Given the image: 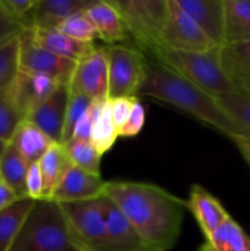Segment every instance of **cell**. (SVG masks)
<instances>
[{
    "mask_svg": "<svg viewBox=\"0 0 250 251\" xmlns=\"http://www.w3.org/2000/svg\"><path fill=\"white\" fill-rule=\"evenodd\" d=\"M239 88L250 93V68L238 69L228 75Z\"/></svg>",
    "mask_w": 250,
    "mask_h": 251,
    "instance_id": "cell-40",
    "label": "cell"
},
{
    "mask_svg": "<svg viewBox=\"0 0 250 251\" xmlns=\"http://www.w3.org/2000/svg\"><path fill=\"white\" fill-rule=\"evenodd\" d=\"M7 144H9V142H5V141H1V140H0V156H1V153L4 152V150L6 149Z\"/></svg>",
    "mask_w": 250,
    "mask_h": 251,
    "instance_id": "cell-44",
    "label": "cell"
},
{
    "mask_svg": "<svg viewBox=\"0 0 250 251\" xmlns=\"http://www.w3.org/2000/svg\"><path fill=\"white\" fill-rule=\"evenodd\" d=\"M199 251H213V250L211 249V247L207 244V243H205V244L201 245L200 249H199Z\"/></svg>",
    "mask_w": 250,
    "mask_h": 251,
    "instance_id": "cell-43",
    "label": "cell"
},
{
    "mask_svg": "<svg viewBox=\"0 0 250 251\" xmlns=\"http://www.w3.org/2000/svg\"><path fill=\"white\" fill-rule=\"evenodd\" d=\"M58 86V83L48 76L20 70L7 91L25 119L32 110L43 103Z\"/></svg>",
    "mask_w": 250,
    "mask_h": 251,
    "instance_id": "cell-13",
    "label": "cell"
},
{
    "mask_svg": "<svg viewBox=\"0 0 250 251\" xmlns=\"http://www.w3.org/2000/svg\"><path fill=\"white\" fill-rule=\"evenodd\" d=\"M0 181H1V176H0Z\"/></svg>",
    "mask_w": 250,
    "mask_h": 251,
    "instance_id": "cell-46",
    "label": "cell"
},
{
    "mask_svg": "<svg viewBox=\"0 0 250 251\" xmlns=\"http://www.w3.org/2000/svg\"><path fill=\"white\" fill-rule=\"evenodd\" d=\"M96 0H37L29 28L58 29L69 17L85 12Z\"/></svg>",
    "mask_w": 250,
    "mask_h": 251,
    "instance_id": "cell-16",
    "label": "cell"
},
{
    "mask_svg": "<svg viewBox=\"0 0 250 251\" xmlns=\"http://www.w3.org/2000/svg\"><path fill=\"white\" fill-rule=\"evenodd\" d=\"M161 46L168 50L189 53H206L218 48L196 22L176 5L175 0H169V15L162 32Z\"/></svg>",
    "mask_w": 250,
    "mask_h": 251,
    "instance_id": "cell-8",
    "label": "cell"
},
{
    "mask_svg": "<svg viewBox=\"0 0 250 251\" xmlns=\"http://www.w3.org/2000/svg\"><path fill=\"white\" fill-rule=\"evenodd\" d=\"M70 91L82 93L93 102L108 100V59L105 48H96L77 61L69 83Z\"/></svg>",
    "mask_w": 250,
    "mask_h": 251,
    "instance_id": "cell-10",
    "label": "cell"
},
{
    "mask_svg": "<svg viewBox=\"0 0 250 251\" xmlns=\"http://www.w3.org/2000/svg\"><path fill=\"white\" fill-rule=\"evenodd\" d=\"M29 29L37 46L75 63L82 60L97 48L95 43L76 41L63 34L58 29Z\"/></svg>",
    "mask_w": 250,
    "mask_h": 251,
    "instance_id": "cell-19",
    "label": "cell"
},
{
    "mask_svg": "<svg viewBox=\"0 0 250 251\" xmlns=\"http://www.w3.org/2000/svg\"><path fill=\"white\" fill-rule=\"evenodd\" d=\"M26 194L31 200L39 201L43 199V179L38 162L29 164L26 178Z\"/></svg>",
    "mask_w": 250,
    "mask_h": 251,
    "instance_id": "cell-38",
    "label": "cell"
},
{
    "mask_svg": "<svg viewBox=\"0 0 250 251\" xmlns=\"http://www.w3.org/2000/svg\"><path fill=\"white\" fill-rule=\"evenodd\" d=\"M110 251H153L107 196H100Z\"/></svg>",
    "mask_w": 250,
    "mask_h": 251,
    "instance_id": "cell-12",
    "label": "cell"
},
{
    "mask_svg": "<svg viewBox=\"0 0 250 251\" xmlns=\"http://www.w3.org/2000/svg\"><path fill=\"white\" fill-rule=\"evenodd\" d=\"M7 12L25 28H29V21L37 0H0Z\"/></svg>",
    "mask_w": 250,
    "mask_h": 251,
    "instance_id": "cell-34",
    "label": "cell"
},
{
    "mask_svg": "<svg viewBox=\"0 0 250 251\" xmlns=\"http://www.w3.org/2000/svg\"><path fill=\"white\" fill-rule=\"evenodd\" d=\"M66 154L74 167L87 173L100 176V156L91 141L71 139L63 144Z\"/></svg>",
    "mask_w": 250,
    "mask_h": 251,
    "instance_id": "cell-27",
    "label": "cell"
},
{
    "mask_svg": "<svg viewBox=\"0 0 250 251\" xmlns=\"http://www.w3.org/2000/svg\"><path fill=\"white\" fill-rule=\"evenodd\" d=\"M245 251H250V238H247V248H245Z\"/></svg>",
    "mask_w": 250,
    "mask_h": 251,
    "instance_id": "cell-45",
    "label": "cell"
},
{
    "mask_svg": "<svg viewBox=\"0 0 250 251\" xmlns=\"http://www.w3.org/2000/svg\"><path fill=\"white\" fill-rule=\"evenodd\" d=\"M10 144L16 149L28 164L37 163L55 142L51 141L42 130L27 120H22L17 126Z\"/></svg>",
    "mask_w": 250,
    "mask_h": 251,
    "instance_id": "cell-20",
    "label": "cell"
},
{
    "mask_svg": "<svg viewBox=\"0 0 250 251\" xmlns=\"http://www.w3.org/2000/svg\"><path fill=\"white\" fill-rule=\"evenodd\" d=\"M17 200H20V199L17 198L16 194H15L6 184L0 181V211L9 207L10 205L16 202Z\"/></svg>",
    "mask_w": 250,
    "mask_h": 251,
    "instance_id": "cell-41",
    "label": "cell"
},
{
    "mask_svg": "<svg viewBox=\"0 0 250 251\" xmlns=\"http://www.w3.org/2000/svg\"><path fill=\"white\" fill-rule=\"evenodd\" d=\"M220 60L227 75L238 69L250 68V41L222 46L220 48Z\"/></svg>",
    "mask_w": 250,
    "mask_h": 251,
    "instance_id": "cell-32",
    "label": "cell"
},
{
    "mask_svg": "<svg viewBox=\"0 0 250 251\" xmlns=\"http://www.w3.org/2000/svg\"><path fill=\"white\" fill-rule=\"evenodd\" d=\"M24 117L15 105L9 91H0V140L11 141Z\"/></svg>",
    "mask_w": 250,
    "mask_h": 251,
    "instance_id": "cell-30",
    "label": "cell"
},
{
    "mask_svg": "<svg viewBox=\"0 0 250 251\" xmlns=\"http://www.w3.org/2000/svg\"><path fill=\"white\" fill-rule=\"evenodd\" d=\"M145 124V109L140 100H135L131 113L126 123L119 129V137H134L142 130Z\"/></svg>",
    "mask_w": 250,
    "mask_h": 251,
    "instance_id": "cell-35",
    "label": "cell"
},
{
    "mask_svg": "<svg viewBox=\"0 0 250 251\" xmlns=\"http://www.w3.org/2000/svg\"><path fill=\"white\" fill-rule=\"evenodd\" d=\"M69 95V85H59L43 103L25 118V120L42 130L53 142L61 144Z\"/></svg>",
    "mask_w": 250,
    "mask_h": 251,
    "instance_id": "cell-11",
    "label": "cell"
},
{
    "mask_svg": "<svg viewBox=\"0 0 250 251\" xmlns=\"http://www.w3.org/2000/svg\"><path fill=\"white\" fill-rule=\"evenodd\" d=\"M153 251H168L181 232L186 201L150 183L112 180L104 193Z\"/></svg>",
    "mask_w": 250,
    "mask_h": 251,
    "instance_id": "cell-1",
    "label": "cell"
},
{
    "mask_svg": "<svg viewBox=\"0 0 250 251\" xmlns=\"http://www.w3.org/2000/svg\"><path fill=\"white\" fill-rule=\"evenodd\" d=\"M97 32V37L109 46L130 38L122 16L109 0H96L85 11Z\"/></svg>",
    "mask_w": 250,
    "mask_h": 251,
    "instance_id": "cell-18",
    "label": "cell"
},
{
    "mask_svg": "<svg viewBox=\"0 0 250 251\" xmlns=\"http://www.w3.org/2000/svg\"><path fill=\"white\" fill-rule=\"evenodd\" d=\"M250 41V0H225V46Z\"/></svg>",
    "mask_w": 250,
    "mask_h": 251,
    "instance_id": "cell-23",
    "label": "cell"
},
{
    "mask_svg": "<svg viewBox=\"0 0 250 251\" xmlns=\"http://www.w3.org/2000/svg\"><path fill=\"white\" fill-rule=\"evenodd\" d=\"M193 115L200 122L227 135L232 141L249 139L250 132L232 119L217 103L216 97L173 71L157 63H149L146 77L137 92Z\"/></svg>",
    "mask_w": 250,
    "mask_h": 251,
    "instance_id": "cell-2",
    "label": "cell"
},
{
    "mask_svg": "<svg viewBox=\"0 0 250 251\" xmlns=\"http://www.w3.org/2000/svg\"><path fill=\"white\" fill-rule=\"evenodd\" d=\"M238 87V86H237ZM220 107L250 132V93L238 87L234 92L216 97Z\"/></svg>",
    "mask_w": 250,
    "mask_h": 251,
    "instance_id": "cell-28",
    "label": "cell"
},
{
    "mask_svg": "<svg viewBox=\"0 0 250 251\" xmlns=\"http://www.w3.org/2000/svg\"><path fill=\"white\" fill-rule=\"evenodd\" d=\"M215 46H225V0H175Z\"/></svg>",
    "mask_w": 250,
    "mask_h": 251,
    "instance_id": "cell-15",
    "label": "cell"
},
{
    "mask_svg": "<svg viewBox=\"0 0 250 251\" xmlns=\"http://www.w3.org/2000/svg\"><path fill=\"white\" fill-rule=\"evenodd\" d=\"M220 48L206 53L174 51L161 48L154 54L153 59L213 97H220L234 92L238 88L221 65Z\"/></svg>",
    "mask_w": 250,
    "mask_h": 251,
    "instance_id": "cell-4",
    "label": "cell"
},
{
    "mask_svg": "<svg viewBox=\"0 0 250 251\" xmlns=\"http://www.w3.org/2000/svg\"><path fill=\"white\" fill-rule=\"evenodd\" d=\"M92 125H93V117H92V112H91V107H90V109H88L87 112L80 118V120H78L77 124H76L71 139L90 141L91 131H92Z\"/></svg>",
    "mask_w": 250,
    "mask_h": 251,
    "instance_id": "cell-39",
    "label": "cell"
},
{
    "mask_svg": "<svg viewBox=\"0 0 250 251\" xmlns=\"http://www.w3.org/2000/svg\"><path fill=\"white\" fill-rule=\"evenodd\" d=\"M71 237L80 251H110L100 198L60 203Z\"/></svg>",
    "mask_w": 250,
    "mask_h": 251,
    "instance_id": "cell-6",
    "label": "cell"
},
{
    "mask_svg": "<svg viewBox=\"0 0 250 251\" xmlns=\"http://www.w3.org/2000/svg\"><path fill=\"white\" fill-rule=\"evenodd\" d=\"M235 144V146L238 147L239 152L242 153V156L244 157V159L247 161V163L250 166V140L249 139H237L233 141Z\"/></svg>",
    "mask_w": 250,
    "mask_h": 251,
    "instance_id": "cell-42",
    "label": "cell"
},
{
    "mask_svg": "<svg viewBox=\"0 0 250 251\" xmlns=\"http://www.w3.org/2000/svg\"><path fill=\"white\" fill-rule=\"evenodd\" d=\"M25 29L26 28L5 10L0 1V46L14 37L20 36Z\"/></svg>",
    "mask_w": 250,
    "mask_h": 251,
    "instance_id": "cell-36",
    "label": "cell"
},
{
    "mask_svg": "<svg viewBox=\"0 0 250 251\" xmlns=\"http://www.w3.org/2000/svg\"><path fill=\"white\" fill-rule=\"evenodd\" d=\"M108 59V100L137 97L150 61L139 49L113 44L105 47Z\"/></svg>",
    "mask_w": 250,
    "mask_h": 251,
    "instance_id": "cell-7",
    "label": "cell"
},
{
    "mask_svg": "<svg viewBox=\"0 0 250 251\" xmlns=\"http://www.w3.org/2000/svg\"><path fill=\"white\" fill-rule=\"evenodd\" d=\"M186 206L195 217L206 239L210 238L211 234L230 217L222 203L200 185L191 186Z\"/></svg>",
    "mask_w": 250,
    "mask_h": 251,
    "instance_id": "cell-17",
    "label": "cell"
},
{
    "mask_svg": "<svg viewBox=\"0 0 250 251\" xmlns=\"http://www.w3.org/2000/svg\"><path fill=\"white\" fill-rule=\"evenodd\" d=\"M20 71V36L0 46V91H7Z\"/></svg>",
    "mask_w": 250,
    "mask_h": 251,
    "instance_id": "cell-29",
    "label": "cell"
},
{
    "mask_svg": "<svg viewBox=\"0 0 250 251\" xmlns=\"http://www.w3.org/2000/svg\"><path fill=\"white\" fill-rule=\"evenodd\" d=\"M91 112L93 117V125L90 141L98 153L103 156L115 144L119 137V130L113 120L108 100L103 102H93L91 105Z\"/></svg>",
    "mask_w": 250,
    "mask_h": 251,
    "instance_id": "cell-21",
    "label": "cell"
},
{
    "mask_svg": "<svg viewBox=\"0 0 250 251\" xmlns=\"http://www.w3.org/2000/svg\"><path fill=\"white\" fill-rule=\"evenodd\" d=\"M139 50L153 58L169 15V0H109Z\"/></svg>",
    "mask_w": 250,
    "mask_h": 251,
    "instance_id": "cell-5",
    "label": "cell"
},
{
    "mask_svg": "<svg viewBox=\"0 0 250 251\" xmlns=\"http://www.w3.org/2000/svg\"><path fill=\"white\" fill-rule=\"evenodd\" d=\"M76 63L59 56L33 42L31 29L20 34V70L42 74L50 77L58 85H69Z\"/></svg>",
    "mask_w": 250,
    "mask_h": 251,
    "instance_id": "cell-9",
    "label": "cell"
},
{
    "mask_svg": "<svg viewBox=\"0 0 250 251\" xmlns=\"http://www.w3.org/2000/svg\"><path fill=\"white\" fill-rule=\"evenodd\" d=\"M11 251H80L59 202L36 201Z\"/></svg>",
    "mask_w": 250,
    "mask_h": 251,
    "instance_id": "cell-3",
    "label": "cell"
},
{
    "mask_svg": "<svg viewBox=\"0 0 250 251\" xmlns=\"http://www.w3.org/2000/svg\"><path fill=\"white\" fill-rule=\"evenodd\" d=\"M136 98L137 97H119L108 100L110 105V113H112L113 120H114L118 130L126 123Z\"/></svg>",
    "mask_w": 250,
    "mask_h": 251,
    "instance_id": "cell-37",
    "label": "cell"
},
{
    "mask_svg": "<svg viewBox=\"0 0 250 251\" xmlns=\"http://www.w3.org/2000/svg\"><path fill=\"white\" fill-rule=\"evenodd\" d=\"M93 100L88 98L87 96L75 92V91H70L68 108H66L65 123H64L63 136H61V145L65 144V142H68L71 139L76 124L80 120V118L90 109Z\"/></svg>",
    "mask_w": 250,
    "mask_h": 251,
    "instance_id": "cell-31",
    "label": "cell"
},
{
    "mask_svg": "<svg viewBox=\"0 0 250 251\" xmlns=\"http://www.w3.org/2000/svg\"><path fill=\"white\" fill-rule=\"evenodd\" d=\"M29 164L22 158L11 144L0 156V176L2 183L6 184L19 199H26V178Z\"/></svg>",
    "mask_w": 250,
    "mask_h": 251,
    "instance_id": "cell-25",
    "label": "cell"
},
{
    "mask_svg": "<svg viewBox=\"0 0 250 251\" xmlns=\"http://www.w3.org/2000/svg\"><path fill=\"white\" fill-rule=\"evenodd\" d=\"M36 201L20 199L0 211V251H11L12 245Z\"/></svg>",
    "mask_w": 250,
    "mask_h": 251,
    "instance_id": "cell-24",
    "label": "cell"
},
{
    "mask_svg": "<svg viewBox=\"0 0 250 251\" xmlns=\"http://www.w3.org/2000/svg\"><path fill=\"white\" fill-rule=\"evenodd\" d=\"M247 238L242 227L229 217L206 239V243L213 251H245Z\"/></svg>",
    "mask_w": 250,
    "mask_h": 251,
    "instance_id": "cell-26",
    "label": "cell"
},
{
    "mask_svg": "<svg viewBox=\"0 0 250 251\" xmlns=\"http://www.w3.org/2000/svg\"><path fill=\"white\" fill-rule=\"evenodd\" d=\"M43 179V199L49 200L73 164L61 144H53L38 162Z\"/></svg>",
    "mask_w": 250,
    "mask_h": 251,
    "instance_id": "cell-22",
    "label": "cell"
},
{
    "mask_svg": "<svg viewBox=\"0 0 250 251\" xmlns=\"http://www.w3.org/2000/svg\"><path fill=\"white\" fill-rule=\"evenodd\" d=\"M58 31L70 38L85 43H95V39L98 38L95 27L86 17L85 12H80L66 19L58 27Z\"/></svg>",
    "mask_w": 250,
    "mask_h": 251,
    "instance_id": "cell-33",
    "label": "cell"
},
{
    "mask_svg": "<svg viewBox=\"0 0 250 251\" xmlns=\"http://www.w3.org/2000/svg\"><path fill=\"white\" fill-rule=\"evenodd\" d=\"M105 183L100 176L71 166L49 200L55 202H76V201L95 200L103 196Z\"/></svg>",
    "mask_w": 250,
    "mask_h": 251,
    "instance_id": "cell-14",
    "label": "cell"
}]
</instances>
